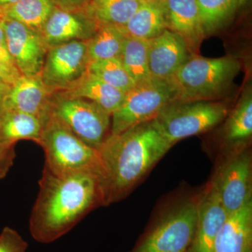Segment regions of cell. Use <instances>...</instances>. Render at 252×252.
Instances as JSON below:
<instances>
[{
  "mask_svg": "<svg viewBox=\"0 0 252 252\" xmlns=\"http://www.w3.org/2000/svg\"><path fill=\"white\" fill-rule=\"evenodd\" d=\"M99 206H104V195L98 176L60 177L44 167L30 217V233L37 243H54Z\"/></svg>",
  "mask_w": 252,
  "mask_h": 252,
  "instance_id": "1",
  "label": "cell"
},
{
  "mask_svg": "<svg viewBox=\"0 0 252 252\" xmlns=\"http://www.w3.org/2000/svg\"><path fill=\"white\" fill-rule=\"evenodd\" d=\"M170 148L154 120L109 135L99 150L104 170V206L125 198Z\"/></svg>",
  "mask_w": 252,
  "mask_h": 252,
  "instance_id": "2",
  "label": "cell"
},
{
  "mask_svg": "<svg viewBox=\"0 0 252 252\" xmlns=\"http://www.w3.org/2000/svg\"><path fill=\"white\" fill-rule=\"evenodd\" d=\"M38 144L45 155L44 167L60 177L92 174L104 179L100 154L77 137L65 124L50 113L44 122Z\"/></svg>",
  "mask_w": 252,
  "mask_h": 252,
  "instance_id": "3",
  "label": "cell"
},
{
  "mask_svg": "<svg viewBox=\"0 0 252 252\" xmlns=\"http://www.w3.org/2000/svg\"><path fill=\"white\" fill-rule=\"evenodd\" d=\"M240 69V61L233 56L210 59L190 55L171 80L177 90V100H221Z\"/></svg>",
  "mask_w": 252,
  "mask_h": 252,
  "instance_id": "4",
  "label": "cell"
},
{
  "mask_svg": "<svg viewBox=\"0 0 252 252\" xmlns=\"http://www.w3.org/2000/svg\"><path fill=\"white\" fill-rule=\"evenodd\" d=\"M225 101L176 100L154 119L158 130L170 147L187 137L211 130L230 112Z\"/></svg>",
  "mask_w": 252,
  "mask_h": 252,
  "instance_id": "5",
  "label": "cell"
},
{
  "mask_svg": "<svg viewBox=\"0 0 252 252\" xmlns=\"http://www.w3.org/2000/svg\"><path fill=\"white\" fill-rule=\"evenodd\" d=\"M198 198H185L159 217L129 252H189L195 235Z\"/></svg>",
  "mask_w": 252,
  "mask_h": 252,
  "instance_id": "6",
  "label": "cell"
},
{
  "mask_svg": "<svg viewBox=\"0 0 252 252\" xmlns=\"http://www.w3.org/2000/svg\"><path fill=\"white\" fill-rule=\"evenodd\" d=\"M177 99L171 81L151 79L126 93L122 105L113 113L110 135L154 120L162 109Z\"/></svg>",
  "mask_w": 252,
  "mask_h": 252,
  "instance_id": "7",
  "label": "cell"
},
{
  "mask_svg": "<svg viewBox=\"0 0 252 252\" xmlns=\"http://www.w3.org/2000/svg\"><path fill=\"white\" fill-rule=\"evenodd\" d=\"M50 113L83 142L98 151L110 135L112 116L92 101L54 94Z\"/></svg>",
  "mask_w": 252,
  "mask_h": 252,
  "instance_id": "8",
  "label": "cell"
},
{
  "mask_svg": "<svg viewBox=\"0 0 252 252\" xmlns=\"http://www.w3.org/2000/svg\"><path fill=\"white\" fill-rule=\"evenodd\" d=\"M87 41H73L49 49L39 78L51 94L69 90L85 75Z\"/></svg>",
  "mask_w": 252,
  "mask_h": 252,
  "instance_id": "9",
  "label": "cell"
},
{
  "mask_svg": "<svg viewBox=\"0 0 252 252\" xmlns=\"http://www.w3.org/2000/svg\"><path fill=\"white\" fill-rule=\"evenodd\" d=\"M228 215L252 200V161L250 149L228 154L212 179Z\"/></svg>",
  "mask_w": 252,
  "mask_h": 252,
  "instance_id": "10",
  "label": "cell"
},
{
  "mask_svg": "<svg viewBox=\"0 0 252 252\" xmlns=\"http://www.w3.org/2000/svg\"><path fill=\"white\" fill-rule=\"evenodd\" d=\"M0 23L18 72L26 77H39L49 50L40 32L9 18L0 17Z\"/></svg>",
  "mask_w": 252,
  "mask_h": 252,
  "instance_id": "11",
  "label": "cell"
},
{
  "mask_svg": "<svg viewBox=\"0 0 252 252\" xmlns=\"http://www.w3.org/2000/svg\"><path fill=\"white\" fill-rule=\"evenodd\" d=\"M187 43L170 30L149 40L148 61L152 79L171 81L190 56Z\"/></svg>",
  "mask_w": 252,
  "mask_h": 252,
  "instance_id": "12",
  "label": "cell"
},
{
  "mask_svg": "<svg viewBox=\"0 0 252 252\" xmlns=\"http://www.w3.org/2000/svg\"><path fill=\"white\" fill-rule=\"evenodd\" d=\"M98 28L84 11L74 12L56 8L40 32L48 49L73 41H87Z\"/></svg>",
  "mask_w": 252,
  "mask_h": 252,
  "instance_id": "13",
  "label": "cell"
},
{
  "mask_svg": "<svg viewBox=\"0 0 252 252\" xmlns=\"http://www.w3.org/2000/svg\"><path fill=\"white\" fill-rule=\"evenodd\" d=\"M228 216L211 181L198 198L196 227L189 252H212L215 238Z\"/></svg>",
  "mask_w": 252,
  "mask_h": 252,
  "instance_id": "14",
  "label": "cell"
},
{
  "mask_svg": "<svg viewBox=\"0 0 252 252\" xmlns=\"http://www.w3.org/2000/svg\"><path fill=\"white\" fill-rule=\"evenodd\" d=\"M51 95L39 77L21 76L10 88L4 112L26 113L44 122L50 114Z\"/></svg>",
  "mask_w": 252,
  "mask_h": 252,
  "instance_id": "15",
  "label": "cell"
},
{
  "mask_svg": "<svg viewBox=\"0 0 252 252\" xmlns=\"http://www.w3.org/2000/svg\"><path fill=\"white\" fill-rule=\"evenodd\" d=\"M167 28L187 43L190 54H198L205 39L196 0H165Z\"/></svg>",
  "mask_w": 252,
  "mask_h": 252,
  "instance_id": "16",
  "label": "cell"
},
{
  "mask_svg": "<svg viewBox=\"0 0 252 252\" xmlns=\"http://www.w3.org/2000/svg\"><path fill=\"white\" fill-rule=\"evenodd\" d=\"M221 139L225 154L249 148L252 136V90L248 85L225 117Z\"/></svg>",
  "mask_w": 252,
  "mask_h": 252,
  "instance_id": "17",
  "label": "cell"
},
{
  "mask_svg": "<svg viewBox=\"0 0 252 252\" xmlns=\"http://www.w3.org/2000/svg\"><path fill=\"white\" fill-rule=\"evenodd\" d=\"M212 252H252V200L228 215L215 238Z\"/></svg>",
  "mask_w": 252,
  "mask_h": 252,
  "instance_id": "18",
  "label": "cell"
},
{
  "mask_svg": "<svg viewBox=\"0 0 252 252\" xmlns=\"http://www.w3.org/2000/svg\"><path fill=\"white\" fill-rule=\"evenodd\" d=\"M56 94L92 101L112 116L122 105L126 93L87 72L69 90Z\"/></svg>",
  "mask_w": 252,
  "mask_h": 252,
  "instance_id": "19",
  "label": "cell"
},
{
  "mask_svg": "<svg viewBox=\"0 0 252 252\" xmlns=\"http://www.w3.org/2000/svg\"><path fill=\"white\" fill-rule=\"evenodd\" d=\"M122 28L127 35L132 37L144 40L157 37L167 29L165 1L144 0Z\"/></svg>",
  "mask_w": 252,
  "mask_h": 252,
  "instance_id": "20",
  "label": "cell"
},
{
  "mask_svg": "<svg viewBox=\"0 0 252 252\" xmlns=\"http://www.w3.org/2000/svg\"><path fill=\"white\" fill-rule=\"evenodd\" d=\"M144 0H91L85 14L97 25L124 26Z\"/></svg>",
  "mask_w": 252,
  "mask_h": 252,
  "instance_id": "21",
  "label": "cell"
},
{
  "mask_svg": "<svg viewBox=\"0 0 252 252\" xmlns=\"http://www.w3.org/2000/svg\"><path fill=\"white\" fill-rule=\"evenodd\" d=\"M127 36L122 26L98 25L95 34L87 41L89 63L120 57Z\"/></svg>",
  "mask_w": 252,
  "mask_h": 252,
  "instance_id": "22",
  "label": "cell"
},
{
  "mask_svg": "<svg viewBox=\"0 0 252 252\" xmlns=\"http://www.w3.org/2000/svg\"><path fill=\"white\" fill-rule=\"evenodd\" d=\"M43 124L41 119L32 114L5 112L0 118V138L13 143L28 140L38 144Z\"/></svg>",
  "mask_w": 252,
  "mask_h": 252,
  "instance_id": "23",
  "label": "cell"
},
{
  "mask_svg": "<svg viewBox=\"0 0 252 252\" xmlns=\"http://www.w3.org/2000/svg\"><path fill=\"white\" fill-rule=\"evenodd\" d=\"M56 8L50 0H21L0 11V17L14 20L40 32Z\"/></svg>",
  "mask_w": 252,
  "mask_h": 252,
  "instance_id": "24",
  "label": "cell"
},
{
  "mask_svg": "<svg viewBox=\"0 0 252 252\" xmlns=\"http://www.w3.org/2000/svg\"><path fill=\"white\" fill-rule=\"evenodd\" d=\"M149 40L127 35L120 59L136 85L152 79L148 61Z\"/></svg>",
  "mask_w": 252,
  "mask_h": 252,
  "instance_id": "25",
  "label": "cell"
},
{
  "mask_svg": "<svg viewBox=\"0 0 252 252\" xmlns=\"http://www.w3.org/2000/svg\"><path fill=\"white\" fill-rule=\"evenodd\" d=\"M205 35L220 31L233 18L239 6V0H196Z\"/></svg>",
  "mask_w": 252,
  "mask_h": 252,
  "instance_id": "26",
  "label": "cell"
},
{
  "mask_svg": "<svg viewBox=\"0 0 252 252\" xmlns=\"http://www.w3.org/2000/svg\"><path fill=\"white\" fill-rule=\"evenodd\" d=\"M88 72L125 93L136 86L119 58L90 62Z\"/></svg>",
  "mask_w": 252,
  "mask_h": 252,
  "instance_id": "27",
  "label": "cell"
},
{
  "mask_svg": "<svg viewBox=\"0 0 252 252\" xmlns=\"http://www.w3.org/2000/svg\"><path fill=\"white\" fill-rule=\"evenodd\" d=\"M28 244L18 231L5 226L0 233V252H26Z\"/></svg>",
  "mask_w": 252,
  "mask_h": 252,
  "instance_id": "28",
  "label": "cell"
},
{
  "mask_svg": "<svg viewBox=\"0 0 252 252\" xmlns=\"http://www.w3.org/2000/svg\"><path fill=\"white\" fill-rule=\"evenodd\" d=\"M16 144L0 138V180L6 177L14 165L16 157Z\"/></svg>",
  "mask_w": 252,
  "mask_h": 252,
  "instance_id": "29",
  "label": "cell"
},
{
  "mask_svg": "<svg viewBox=\"0 0 252 252\" xmlns=\"http://www.w3.org/2000/svg\"><path fill=\"white\" fill-rule=\"evenodd\" d=\"M0 63L16 75L19 77L22 76L21 73L18 72L14 61L10 56L7 43H6V35L1 23H0Z\"/></svg>",
  "mask_w": 252,
  "mask_h": 252,
  "instance_id": "30",
  "label": "cell"
},
{
  "mask_svg": "<svg viewBox=\"0 0 252 252\" xmlns=\"http://www.w3.org/2000/svg\"><path fill=\"white\" fill-rule=\"evenodd\" d=\"M58 9L81 12L84 11L91 0H50Z\"/></svg>",
  "mask_w": 252,
  "mask_h": 252,
  "instance_id": "31",
  "label": "cell"
},
{
  "mask_svg": "<svg viewBox=\"0 0 252 252\" xmlns=\"http://www.w3.org/2000/svg\"><path fill=\"white\" fill-rule=\"evenodd\" d=\"M19 76L16 75L14 73L10 72L0 63V84H7L12 86L13 84L17 80Z\"/></svg>",
  "mask_w": 252,
  "mask_h": 252,
  "instance_id": "32",
  "label": "cell"
},
{
  "mask_svg": "<svg viewBox=\"0 0 252 252\" xmlns=\"http://www.w3.org/2000/svg\"><path fill=\"white\" fill-rule=\"evenodd\" d=\"M11 86L0 84V118L4 112V102Z\"/></svg>",
  "mask_w": 252,
  "mask_h": 252,
  "instance_id": "33",
  "label": "cell"
},
{
  "mask_svg": "<svg viewBox=\"0 0 252 252\" xmlns=\"http://www.w3.org/2000/svg\"><path fill=\"white\" fill-rule=\"evenodd\" d=\"M19 1H21V0H0V11L8 7V6L16 4V2Z\"/></svg>",
  "mask_w": 252,
  "mask_h": 252,
  "instance_id": "34",
  "label": "cell"
},
{
  "mask_svg": "<svg viewBox=\"0 0 252 252\" xmlns=\"http://www.w3.org/2000/svg\"><path fill=\"white\" fill-rule=\"evenodd\" d=\"M248 1V0H239V1H240V6H243V5L245 4V3H246Z\"/></svg>",
  "mask_w": 252,
  "mask_h": 252,
  "instance_id": "35",
  "label": "cell"
},
{
  "mask_svg": "<svg viewBox=\"0 0 252 252\" xmlns=\"http://www.w3.org/2000/svg\"><path fill=\"white\" fill-rule=\"evenodd\" d=\"M147 1H165V0H147Z\"/></svg>",
  "mask_w": 252,
  "mask_h": 252,
  "instance_id": "36",
  "label": "cell"
}]
</instances>
